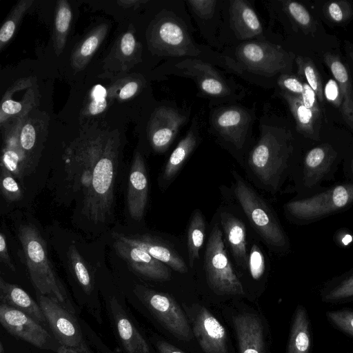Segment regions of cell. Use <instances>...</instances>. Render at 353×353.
Returning a JSON list of instances; mask_svg holds the SVG:
<instances>
[{
  "instance_id": "obj_7",
  "label": "cell",
  "mask_w": 353,
  "mask_h": 353,
  "mask_svg": "<svg viewBox=\"0 0 353 353\" xmlns=\"http://www.w3.org/2000/svg\"><path fill=\"white\" fill-rule=\"evenodd\" d=\"M134 293L158 322L172 335L183 341L194 336L188 319L179 303L168 294L137 285Z\"/></svg>"
},
{
  "instance_id": "obj_17",
  "label": "cell",
  "mask_w": 353,
  "mask_h": 353,
  "mask_svg": "<svg viewBox=\"0 0 353 353\" xmlns=\"http://www.w3.org/2000/svg\"><path fill=\"white\" fill-rule=\"evenodd\" d=\"M148 178L145 161L137 151L132 161L127 192V207L130 217L135 221L143 219L148 200Z\"/></svg>"
},
{
  "instance_id": "obj_53",
  "label": "cell",
  "mask_w": 353,
  "mask_h": 353,
  "mask_svg": "<svg viewBox=\"0 0 353 353\" xmlns=\"http://www.w3.org/2000/svg\"><path fill=\"white\" fill-rule=\"evenodd\" d=\"M156 346L159 353H184L178 347L165 341H158L156 343Z\"/></svg>"
},
{
  "instance_id": "obj_2",
  "label": "cell",
  "mask_w": 353,
  "mask_h": 353,
  "mask_svg": "<svg viewBox=\"0 0 353 353\" xmlns=\"http://www.w3.org/2000/svg\"><path fill=\"white\" fill-rule=\"evenodd\" d=\"M18 236L37 293L56 300L74 312L67 292L50 263L45 241L38 229L32 224H23L19 228Z\"/></svg>"
},
{
  "instance_id": "obj_31",
  "label": "cell",
  "mask_w": 353,
  "mask_h": 353,
  "mask_svg": "<svg viewBox=\"0 0 353 353\" xmlns=\"http://www.w3.org/2000/svg\"><path fill=\"white\" fill-rule=\"evenodd\" d=\"M109 26L103 23L92 28L74 48L70 58L75 72L83 70L104 40Z\"/></svg>"
},
{
  "instance_id": "obj_6",
  "label": "cell",
  "mask_w": 353,
  "mask_h": 353,
  "mask_svg": "<svg viewBox=\"0 0 353 353\" xmlns=\"http://www.w3.org/2000/svg\"><path fill=\"white\" fill-rule=\"evenodd\" d=\"M219 223L211 228L204 254V269L212 290L221 296H241L245 292L228 256Z\"/></svg>"
},
{
  "instance_id": "obj_18",
  "label": "cell",
  "mask_w": 353,
  "mask_h": 353,
  "mask_svg": "<svg viewBox=\"0 0 353 353\" xmlns=\"http://www.w3.org/2000/svg\"><path fill=\"white\" fill-rule=\"evenodd\" d=\"M112 236L145 250L176 272L186 273L188 271L183 258L170 245L154 236L148 234L130 235L113 232Z\"/></svg>"
},
{
  "instance_id": "obj_25",
  "label": "cell",
  "mask_w": 353,
  "mask_h": 353,
  "mask_svg": "<svg viewBox=\"0 0 353 353\" xmlns=\"http://www.w3.org/2000/svg\"><path fill=\"white\" fill-rule=\"evenodd\" d=\"M197 126H192L170 155L159 177V184L165 190L174 180L185 161L199 143Z\"/></svg>"
},
{
  "instance_id": "obj_35",
  "label": "cell",
  "mask_w": 353,
  "mask_h": 353,
  "mask_svg": "<svg viewBox=\"0 0 353 353\" xmlns=\"http://www.w3.org/2000/svg\"><path fill=\"white\" fill-rule=\"evenodd\" d=\"M206 233V223L202 212L195 210L191 216L187 231L188 262L192 268L199 258V251L203 246Z\"/></svg>"
},
{
  "instance_id": "obj_3",
  "label": "cell",
  "mask_w": 353,
  "mask_h": 353,
  "mask_svg": "<svg viewBox=\"0 0 353 353\" xmlns=\"http://www.w3.org/2000/svg\"><path fill=\"white\" fill-rule=\"evenodd\" d=\"M232 173L234 197L252 228L271 250L288 252L290 240L273 209L241 175Z\"/></svg>"
},
{
  "instance_id": "obj_8",
  "label": "cell",
  "mask_w": 353,
  "mask_h": 353,
  "mask_svg": "<svg viewBox=\"0 0 353 353\" xmlns=\"http://www.w3.org/2000/svg\"><path fill=\"white\" fill-rule=\"evenodd\" d=\"M146 37L150 50L159 55L183 57L200 53L185 27L170 16L156 17L148 28Z\"/></svg>"
},
{
  "instance_id": "obj_4",
  "label": "cell",
  "mask_w": 353,
  "mask_h": 353,
  "mask_svg": "<svg viewBox=\"0 0 353 353\" xmlns=\"http://www.w3.org/2000/svg\"><path fill=\"white\" fill-rule=\"evenodd\" d=\"M120 143L118 132H111L94 168L88 195L83 200V214L96 223L105 222L112 212Z\"/></svg>"
},
{
  "instance_id": "obj_46",
  "label": "cell",
  "mask_w": 353,
  "mask_h": 353,
  "mask_svg": "<svg viewBox=\"0 0 353 353\" xmlns=\"http://www.w3.org/2000/svg\"><path fill=\"white\" fill-rule=\"evenodd\" d=\"M351 12L350 6L345 1H332L327 6V13L334 22L345 21L350 17Z\"/></svg>"
},
{
  "instance_id": "obj_34",
  "label": "cell",
  "mask_w": 353,
  "mask_h": 353,
  "mask_svg": "<svg viewBox=\"0 0 353 353\" xmlns=\"http://www.w3.org/2000/svg\"><path fill=\"white\" fill-rule=\"evenodd\" d=\"M33 110L23 117L19 136L21 148L31 162L37 139H44L48 125L46 113L39 112L38 115H33Z\"/></svg>"
},
{
  "instance_id": "obj_56",
  "label": "cell",
  "mask_w": 353,
  "mask_h": 353,
  "mask_svg": "<svg viewBox=\"0 0 353 353\" xmlns=\"http://www.w3.org/2000/svg\"><path fill=\"white\" fill-rule=\"evenodd\" d=\"M349 54H350V58H351V59H352V60L353 61V50H352L350 52Z\"/></svg>"
},
{
  "instance_id": "obj_40",
  "label": "cell",
  "mask_w": 353,
  "mask_h": 353,
  "mask_svg": "<svg viewBox=\"0 0 353 353\" xmlns=\"http://www.w3.org/2000/svg\"><path fill=\"white\" fill-rule=\"evenodd\" d=\"M68 260L70 268L79 283L86 293L93 289V281L88 266L74 245L69 248Z\"/></svg>"
},
{
  "instance_id": "obj_32",
  "label": "cell",
  "mask_w": 353,
  "mask_h": 353,
  "mask_svg": "<svg viewBox=\"0 0 353 353\" xmlns=\"http://www.w3.org/2000/svg\"><path fill=\"white\" fill-rule=\"evenodd\" d=\"M281 94L287 101L295 119L297 131L310 139L320 141L319 131L316 130V122L320 117L304 105L301 96L284 91Z\"/></svg>"
},
{
  "instance_id": "obj_55",
  "label": "cell",
  "mask_w": 353,
  "mask_h": 353,
  "mask_svg": "<svg viewBox=\"0 0 353 353\" xmlns=\"http://www.w3.org/2000/svg\"><path fill=\"white\" fill-rule=\"evenodd\" d=\"M57 353H80V352H79L74 350H72L71 348L61 345L57 350Z\"/></svg>"
},
{
  "instance_id": "obj_14",
  "label": "cell",
  "mask_w": 353,
  "mask_h": 353,
  "mask_svg": "<svg viewBox=\"0 0 353 353\" xmlns=\"http://www.w3.org/2000/svg\"><path fill=\"white\" fill-rule=\"evenodd\" d=\"M186 117L178 110L166 106L157 108L148 124V138L152 149L163 152L174 140Z\"/></svg>"
},
{
  "instance_id": "obj_9",
  "label": "cell",
  "mask_w": 353,
  "mask_h": 353,
  "mask_svg": "<svg viewBox=\"0 0 353 353\" xmlns=\"http://www.w3.org/2000/svg\"><path fill=\"white\" fill-rule=\"evenodd\" d=\"M108 136L101 133L95 137L79 139L72 151L67 152L70 156L65 159L68 179L74 190L83 191V199L90 192L93 170L104 150Z\"/></svg>"
},
{
  "instance_id": "obj_41",
  "label": "cell",
  "mask_w": 353,
  "mask_h": 353,
  "mask_svg": "<svg viewBox=\"0 0 353 353\" xmlns=\"http://www.w3.org/2000/svg\"><path fill=\"white\" fill-rule=\"evenodd\" d=\"M110 101L107 88L99 84L95 85L90 90L88 102L82 110L83 116L90 117L101 114L106 110Z\"/></svg>"
},
{
  "instance_id": "obj_49",
  "label": "cell",
  "mask_w": 353,
  "mask_h": 353,
  "mask_svg": "<svg viewBox=\"0 0 353 353\" xmlns=\"http://www.w3.org/2000/svg\"><path fill=\"white\" fill-rule=\"evenodd\" d=\"M303 84V92L301 96V99L304 105L311 110L317 116H321V109L317 101V97L315 92L312 88L307 83V82L302 79Z\"/></svg>"
},
{
  "instance_id": "obj_37",
  "label": "cell",
  "mask_w": 353,
  "mask_h": 353,
  "mask_svg": "<svg viewBox=\"0 0 353 353\" xmlns=\"http://www.w3.org/2000/svg\"><path fill=\"white\" fill-rule=\"evenodd\" d=\"M33 3V0H20L13 7L0 29L1 50L12 39L24 14Z\"/></svg>"
},
{
  "instance_id": "obj_26",
  "label": "cell",
  "mask_w": 353,
  "mask_h": 353,
  "mask_svg": "<svg viewBox=\"0 0 353 353\" xmlns=\"http://www.w3.org/2000/svg\"><path fill=\"white\" fill-rule=\"evenodd\" d=\"M230 21L239 39H250L263 34V27L255 11L245 1H230Z\"/></svg>"
},
{
  "instance_id": "obj_38",
  "label": "cell",
  "mask_w": 353,
  "mask_h": 353,
  "mask_svg": "<svg viewBox=\"0 0 353 353\" xmlns=\"http://www.w3.org/2000/svg\"><path fill=\"white\" fill-rule=\"evenodd\" d=\"M144 81L138 76H128L119 79L107 88L111 101H123L128 100L139 92Z\"/></svg>"
},
{
  "instance_id": "obj_13",
  "label": "cell",
  "mask_w": 353,
  "mask_h": 353,
  "mask_svg": "<svg viewBox=\"0 0 353 353\" xmlns=\"http://www.w3.org/2000/svg\"><path fill=\"white\" fill-rule=\"evenodd\" d=\"M0 323L10 334L39 348H51L52 338L29 315L4 303L0 304Z\"/></svg>"
},
{
  "instance_id": "obj_47",
  "label": "cell",
  "mask_w": 353,
  "mask_h": 353,
  "mask_svg": "<svg viewBox=\"0 0 353 353\" xmlns=\"http://www.w3.org/2000/svg\"><path fill=\"white\" fill-rule=\"evenodd\" d=\"M278 85L284 91L294 95L301 96L303 92L302 81L293 75L281 74L278 79Z\"/></svg>"
},
{
  "instance_id": "obj_28",
  "label": "cell",
  "mask_w": 353,
  "mask_h": 353,
  "mask_svg": "<svg viewBox=\"0 0 353 353\" xmlns=\"http://www.w3.org/2000/svg\"><path fill=\"white\" fill-rule=\"evenodd\" d=\"M39 103V93L37 83L30 87L24 94L19 98L6 92L0 108V124L6 123L17 119H21L36 109Z\"/></svg>"
},
{
  "instance_id": "obj_1",
  "label": "cell",
  "mask_w": 353,
  "mask_h": 353,
  "mask_svg": "<svg viewBox=\"0 0 353 353\" xmlns=\"http://www.w3.org/2000/svg\"><path fill=\"white\" fill-rule=\"evenodd\" d=\"M293 154L294 147L285 132L263 127L259 141L249 153L247 173L261 188L275 194L290 179Z\"/></svg>"
},
{
  "instance_id": "obj_12",
  "label": "cell",
  "mask_w": 353,
  "mask_h": 353,
  "mask_svg": "<svg viewBox=\"0 0 353 353\" xmlns=\"http://www.w3.org/2000/svg\"><path fill=\"white\" fill-rule=\"evenodd\" d=\"M194 336L204 353H230L225 327L203 306H194L190 315Z\"/></svg>"
},
{
  "instance_id": "obj_39",
  "label": "cell",
  "mask_w": 353,
  "mask_h": 353,
  "mask_svg": "<svg viewBox=\"0 0 353 353\" xmlns=\"http://www.w3.org/2000/svg\"><path fill=\"white\" fill-rule=\"evenodd\" d=\"M296 63L299 77L307 82L315 92L317 99L323 102L324 95L322 80L314 62L307 57L299 56L296 58Z\"/></svg>"
},
{
  "instance_id": "obj_54",
  "label": "cell",
  "mask_w": 353,
  "mask_h": 353,
  "mask_svg": "<svg viewBox=\"0 0 353 353\" xmlns=\"http://www.w3.org/2000/svg\"><path fill=\"white\" fill-rule=\"evenodd\" d=\"M147 2L146 1H139V0H119L117 1V3L125 8H137L139 6L141 3H144Z\"/></svg>"
},
{
  "instance_id": "obj_43",
  "label": "cell",
  "mask_w": 353,
  "mask_h": 353,
  "mask_svg": "<svg viewBox=\"0 0 353 353\" xmlns=\"http://www.w3.org/2000/svg\"><path fill=\"white\" fill-rule=\"evenodd\" d=\"M327 321L335 328L353 338V310L342 308L325 312Z\"/></svg>"
},
{
  "instance_id": "obj_23",
  "label": "cell",
  "mask_w": 353,
  "mask_h": 353,
  "mask_svg": "<svg viewBox=\"0 0 353 353\" xmlns=\"http://www.w3.org/2000/svg\"><path fill=\"white\" fill-rule=\"evenodd\" d=\"M232 321L239 353H265L263 326L256 314L241 313Z\"/></svg>"
},
{
  "instance_id": "obj_19",
  "label": "cell",
  "mask_w": 353,
  "mask_h": 353,
  "mask_svg": "<svg viewBox=\"0 0 353 353\" xmlns=\"http://www.w3.org/2000/svg\"><path fill=\"white\" fill-rule=\"evenodd\" d=\"M23 118L5 125L1 167L10 171L15 179L21 180L32 162L23 152L20 143Z\"/></svg>"
},
{
  "instance_id": "obj_16",
  "label": "cell",
  "mask_w": 353,
  "mask_h": 353,
  "mask_svg": "<svg viewBox=\"0 0 353 353\" xmlns=\"http://www.w3.org/2000/svg\"><path fill=\"white\" fill-rule=\"evenodd\" d=\"M250 123L249 112L236 106L219 109L212 119L213 126L219 134L237 150L243 147Z\"/></svg>"
},
{
  "instance_id": "obj_48",
  "label": "cell",
  "mask_w": 353,
  "mask_h": 353,
  "mask_svg": "<svg viewBox=\"0 0 353 353\" xmlns=\"http://www.w3.org/2000/svg\"><path fill=\"white\" fill-rule=\"evenodd\" d=\"M187 3L199 17L208 19L212 16L216 1L214 0H190Z\"/></svg>"
},
{
  "instance_id": "obj_51",
  "label": "cell",
  "mask_w": 353,
  "mask_h": 353,
  "mask_svg": "<svg viewBox=\"0 0 353 353\" xmlns=\"http://www.w3.org/2000/svg\"><path fill=\"white\" fill-rule=\"evenodd\" d=\"M0 257L1 260L12 271H15V267L8 253L6 236L3 233L0 234Z\"/></svg>"
},
{
  "instance_id": "obj_44",
  "label": "cell",
  "mask_w": 353,
  "mask_h": 353,
  "mask_svg": "<svg viewBox=\"0 0 353 353\" xmlns=\"http://www.w3.org/2000/svg\"><path fill=\"white\" fill-rule=\"evenodd\" d=\"M1 190L5 199L10 202L17 201L22 197L21 190L12 174L1 167Z\"/></svg>"
},
{
  "instance_id": "obj_29",
  "label": "cell",
  "mask_w": 353,
  "mask_h": 353,
  "mask_svg": "<svg viewBox=\"0 0 353 353\" xmlns=\"http://www.w3.org/2000/svg\"><path fill=\"white\" fill-rule=\"evenodd\" d=\"M0 301L31 316L39 323H47L39 305L26 291L19 286L0 279Z\"/></svg>"
},
{
  "instance_id": "obj_30",
  "label": "cell",
  "mask_w": 353,
  "mask_h": 353,
  "mask_svg": "<svg viewBox=\"0 0 353 353\" xmlns=\"http://www.w3.org/2000/svg\"><path fill=\"white\" fill-rule=\"evenodd\" d=\"M312 329L308 313L302 305H298L294 312L286 353H311Z\"/></svg>"
},
{
  "instance_id": "obj_42",
  "label": "cell",
  "mask_w": 353,
  "mask_h": 353,
  "mask_svg": "<svg viewBox=\"0 0 353 353\" xmlns=\"http://www.w3.org/2000/svg\"><path fill=\"white\" fill-rule=\"evenodd\" d=\"M248 270L254 281H260L268 271V261L259 245L253 242L248 253Z\"/></svg>"
},
{
  "instance_id": "obj_15",
  "label": "cell",
  "mask_w": 353,
  "mask_h": 353,
  "mask_svg": "<svg viewBox=\"0 0 353 353\" xmlns=\"http://www.w3.org/2000/svg\"><path fill=\"white\" fill-rule=\"evenodd\" d=\"M113 248L136 273L148 279L165 281L171 277V268L145 250L114 238Z\"/></svg>"
},
{
  "instance_id": "obj_24",
  "label": "cell",
  "mask_w": 353,
  "mask_h": 353,
  "mask_svg": "<svg viewBox=\"0 0 353 353\" xmlns=\"http://www.w3.org/2000/svg\"><path fill=\"white\" fill-rule=\"evenodd\" d=\"M119 337L127 353H151L149 346L115 298L110 301Z\"/></svg>"
},
{
  "instance_id": "obj_20",
  "label": "cell",
  "mask_w": 353,
  "mask_h": 353,
  "mask_svg": "<svg viewBox=\"0 0 353 353\" xmlns=\"http://www.w3.org/2000/svg\"><path fill=\"white\" fill-rule=\"evenodd\" d=\"M225 242L238 268L248 270L247 230L245 223L234 214L221 210L219 214Z\"/></svg>"
},
{
  "instance_id": "obj_10",
  "label": "cell",
  "mask_w": 353,
  "mask_h": 353,
  "mask_svg": "<svg viewBox=\"0 0 353 353\" xmlns=\"http://www.w3.org/2000/svg\"><path fill=\"white\" fill-rule=\"evenodd\" d=\"M37 299L55 339L80 353H92L72 312L56 300L37 293Z\"/></svg>"
},
{
  "instance_id": "obj_21",
  "label": "cell",
  "mask_w": 353,
  "mask_h": 353,
  "mask_svg": "<svg viewBox=\"0 0 353 353\" xmlns=\"http://www.w3.org/2000/svg\"><path fill=\"white\" fill-rule=\"evenodd\" d=\"M133 26L121 34L104 60V68L110 72L130 70L141 61V45L137 40Z\"/></svg>"
},
{
  "instance_id": "obj_5",
  "label": "cell",
  "mask_w": 353,
  "mask_h": 353,
  "mask_svg": "<svg viewBox=\"0 0 353 353\" xmlns=\"http://www.w3.org/2000/svg\"><path fill=\"white\" fill-rule=\"evenodd\" d=\"M353 207V183H337L307 196H295L283 205L286 218L308 225Z\"/></svg>"
},
{
  "instance_id": "obj_11",
  "label": "cell",
  "mask_w": 353,
  "mask_h": 353,
  "mask_svg": "<svg viewBox=\"0 0 353 353\" xmlns=\"http://www.w3.org/2000/svg\"><path fill=\"white\" fill-rule=\"evenodd\" d=\"M236 57L248 70L272 77L291 66L292 55L278 45L268 41H249L236 48Z\"/></svg>"
},
{
  "instance_id": "obj_52",
  "label": "cell",
  "mask_w": 353,
  "mask_h": 353,
  "mask_svg": "<svg viewBox=\"0 0 353 353\" xmlns=\"http://www.w3.org/2000/svg\"><path fill=\"white\" fill-rule=\"evenodd\" d=\"M343 170L346 182L353 183V153L345 157Z\"/></svg>"
},
{
  "instance_id": "obj_45",
  "label": "cell",
  "mask_w": 353,
  "mask_h": 353,
  "mask_svg": "<svg viewBox=\"0 0 353 353\" xmlns=\"http://www.w3.org/2000/svg\"><path fill=\"white\" fill-rule=\"evenodd\" d=\"M285 8L289 15L301 27L307 28L312 26V17L306 8L295 1L285 2Z\"/></svg>"
},
{
  "instance_id": "obj_36",
  "label": "cell",
  "mask_w": 353,
  "mask_h": 353,
  "mask_svg": "<svg viewBox=\"0 0 353 353\" xmlns=\"http://www.w3.org/2000/svg\"><path fill=\"white\" fill-rule=\"evenodd\" d=\"M72 19L69 3L65 0L57 1L55 8L52 41L57 55L62 53L67 41Z\"/></svg>"
},
{
  "instance_id": "obj_33",
  "label": "cell",
  "mask_w": 353,
  "mask_h": 353,
  "mask_svg": "<svg viewBox=\"0 0 353 353\" xmlns=\"http://www.w3.org/2000/svg\"><path fill=\"white\" fill-rule=\"evenodd\" d=\"M321 301L340 304L353 301V268L327 281L320 290Z\"/></svg>"
},
{
  "instance_id": "obj_50",
  "label": "cell",
  "mask_w": 353,
  "mask_h": 353,
  "mask_svg": "<svg viewBox=\"0 0 353 353\" xmlns=\"http://www.w3.org/2000/svg\"><path fill=\"white\" fill-rule=\"evenodd\" d=\"M324 97L336 107H341V93L339 85L335 79H329L323 88Z\"/></svg>"
},
{
  "instance_id": "obj_22",
  "label": "cell",
  "mask_w": 353,
  "mask_h": 353,
  "mask_svg": "<svg viewBox=\"0 0 353 353\" xmlns=\"http://www.w3.org/2000/svg\"><path fill=\"white\" fill-rule=\"evenodd\" d=\"M183 73L193 78L201 92L213 97H225L230 89L220 74L210 64L197 59H186L179 63Z\"/></svg>"
},
{
  "instance_id": "obj_27",
  "label": "cell",
  "mask_w": 353,
  "mask_h": 353,
  "mask_svg": "<svg viewBox=\"0 0 353 353\" xmlns=\"http://www.w3.org/2000/svg\"><path fill=\"white\" fill-rule=\"evenodd\" d=\"M324 61L339 85L342 100L341 114L353 131V85L350 72L341 60L334 54H325Z\"/></svg>"
}]
</instances>
